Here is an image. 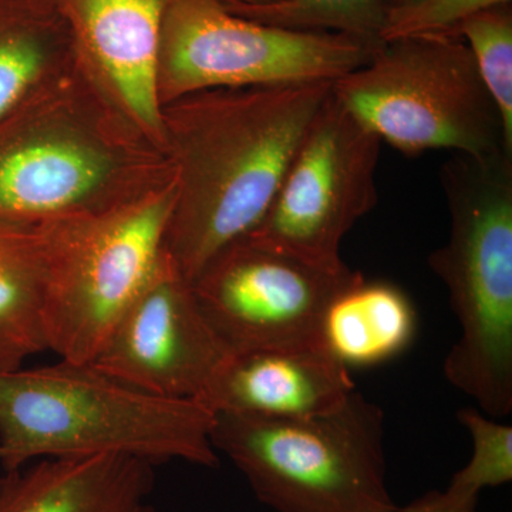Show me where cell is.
I'll return each mask as SVG.
<instances>
[{"label":"cell","instance_id":"4fadbf2b","mask_svg":"<svg viewBox=\"0 0 512 512\" xmlns=\"http://www.w3.org/2000/svg\"><path fill=\"white\" fill-rule=\"evenodd\" d=\"M356 386L323 346L234 353L202 403L212 413L305 419L339 409Z\"/></svg>","mask_w":512,"mask_h":512},{"label":"cell","instance_id":"30bf717a","mask_svg":"<svg viewBox=\"0 0 512 512\" xmlns=\"http://www.w3.org/2000/svg\"><path fill=\"white\" fill-rule=\"evenodd\" d=\"M362 278L348 265L320 268L241 238L212 259L192 288L234 355L322 346L320 328L330 302Z\"/></svg>","mask_w":512,"mask_h":512},{"label":"cell","instance_id":"603a6c76","mask_svg":"<svg viewBox=\"0 0 512 512\" xmlns=\"http://www.w3.org/2000/svg\"><path fill=\"white\" fill-rule=\"evenodd\" d=\"M414 2H417V0H389L390 8H392V6L410 5V3Z\"/></svg>","mask_w":512,"mask_h":512},{"label":"cell","instance_id":"8992f818","mask_svg":"<svg viewBox=\"0 0 512 512\" xmlns=\"http://www.w3.org/2000/svg\"><path fill=\"white\" fill-rule=\"evenodd\" d=\"M175 192L171 174L113 207L39 222L47 350L94 362L164 258Z\"/></svg>","mask_w":512,"mask_h":512},{"label":"cell","instance_id":"ac0fdd59","mask_svg":"<svg viewBox=\"0 0 512 512\" xmlns=\"http://www.w3.org/2000/svg\"><path fill=\"white\" fill-rule=\"evenodd\" d=\"M234 15L262 25L296 32L343 33L382 45V32L389 13V0H272L248 5L221 0Z\"/></svg>","mask_w":512,"mask_h":512},{"label":"cell","instance_id":"52a82bcc","mask_svg":"<svg viewBox=\"0 0 512 512\" xmlns=\"http://www.w3.org/2000/svg\"><path fill=\"white\" fill-rule=\"evenodd\" d=\"M332 94L406 156L430 150L474 157L512 154L500 110L461 37L383 42L369 62L333 80Z\"/></svg>","mask_w":512,"mask_h":512},{"label":"cell","instance_id":"7402d4cb","mask_svg":"<svg viewBox=\"0 0 512 512\" xmlns=\"http://www.w3.org/2000/svg\"><path fill=\"white\" fill-rule=\"evenodd\" d=\"M394 512H480L478 497L457 493L447 487L444 491H430Z\"/></svg>","mask_w":512,"mask_h":512},{"label":"cell","instance_id":"277c9868","mask_svg":"<svg viewBox=\"0 0 512 512\" xmlns=\"http://www.w3.org/2000/svg\"><path fill=\"white\" fill-rule=\"evenodd\" d=\"M439 175L450 235L429 266L460 325L444 376L504 419L512 412V154L456 153Z\"/></svg>","mask_w":512,"mask_h":512},{"label":"cell","instance_id":"3957f363","mask_svg":"<svg viewBox=\"0 0 512 512\" xmlns=\"http://www.w3.org/2000/svg\"><path fill=\"white\" fill-rule=\"evenodd\" d=\"M214 413L194 400L138 390L94 363L0 372V468L46 458L126 456L148 463L220 464Z\"/></svg>","mask_w":512,"mask_h":512},{"label":"cell","instance_id":"9a60e30c","mask_svg":"<svg viewBox=\"0 0 512 512\" xmlns=\"http://www.w3.org/2000/svg\"><path fill=\"white\" fill-rule=\"evenodd\" d=\"M416 333V312L402 289L365 278L326 309L320 342L346 367L373 366L404 352Z\"/></svg>","mask_w":512,"mask_h":512},{"label":"cell","instance_id":"2e32d148","mask_svg":"<svg viewBox=\"0 0 512 512\" xmlns=\"http://www.w3.org/2000/svg\"><path fill=\"white\" fill-rule=\"evenodd\" d=\"M39 224L0 215V372L47 352Z\"/></svg>","mask_w":512,"mask_h":512},{"label":"cell","instance_id":"8fae6325","mask_svg":"<svg viewBox=\"0 0 512 512\" xmlns=\"http://www.w3.org/2000/svg\"><path fill=\"white\" fill-rule=\"evenodd\" d=\"M231 356L165 251L92 363L143 392L202 403Z\"/></svg>","mask_w":512,"mask_h":512},{"label":"cell","instance_id":"ba28073f","mask_svg":"<svg viewBox=\"0 0 512 512\" xmlns=\"http://www.w3.org/2000/svg\"><path fill=\"white\" fill-rule=\"evenodd\" d=\"M379 46L343 33L262 25L221 0H174L158 47V103L211 89L333 82L369 62Z\"/></svg>","mask_w":512,"mask_h":512},{"label":"cell","instance_id":"7c38bea8","mask_svg":"<svg viewBox=\"0 0 512 512\" xmlns=\"http://www.w3.org/2000/svg\"><path fill=\"white\" fill-rule=\"evenodd\" d=\"M173 2L50 0L66 25L79 66L111 106L161 151L156 69L161 30Z\"/></svg>","mask_w":512,"mask_h":512},{"label":"cell","instance_id":"44dd1931","mask_svg":"<svg viewBox=\"0 0 512 512\" xmlns=\"http://www.w3.org/2000/svg\"><path fill=\"white\" fill-rule=\"evenodd\" d=\"M511 0H417L410 5L392 6L387 13L380 40L417 36H457L466 20L484 10L510 5Z\"/></svg>","mask_w":512,"mask_h":512},{"label":"cell","instance_id":"cb8c5ba5","mask_svg":"<svg viewBox=\"0 0 512 512\" xmlns=\"http://www.w3.org/2000/svg\"><path fill=\"white\" fill-rule=\"evenodd\" d=\"M235 2L248 3V5H262V3L272 2V0H235Z\"/></svg>","mask_w":512,"mask_h":512},{"label":"cell","instance_id":"5b68a950","mask_svg":"<svg viewBox=\"0 0 512 512\" xmlns=\"http://www.w3.org/2000/svg\"><path fill=\"white\" fill-rule=\"evenodd\" d=\"M212 446L276 512H394L386 483L384 413L353 392L305 419L214 413Z\"/></svg>","mask_w":512,"mask_h":512},{"label":"cell","instance_id":"e0dca14e","mask_svg":"<svg viewBox=\"0 0 512 512\" xmlns=\"http://www.w3.org/2000/svg\"><path fill=\"white\" fill-rule=\"evenodd\" d=\"M74 60L50 0H0V119Z\"/></svg>","mask_w":512,"mask_h":512},{"label":"cell","instance_id":"5bb4252c","mask_svg":"<svg viewBox=\"0 0 512 512\" xmlns=\"http://www.w3.org/2000/svg\"><path fill=\"white\" fill-rule=\"evenodd\" d=\"M154 483L140 458H46L3 471L0 512H157Z\"/></svg>","mask_w":512,"mask_h":512},{"label":"cell","instance_id":"ffe728a7","mask_svg":"<svg viewBox=\"0 0 512 512\" xmlns=\"http://www.w3.org/2000/svg\"><path fill=\"white\" fill-rule=\"evenodd\" d=\"M458 421L473 440V454L466 466L454 474L448 488L478 497L487 487L512 480V427L477 409H461Z\"/></svg>","mask_w":512,"mask_h":512},{"label":"cell","instance_id":"d6986e66","mask_svg":"<svg viewBox=\"0 0 512 512\" xmlns=\"http://www.w3.org/2000/svg\"><path fill=\"white\" fill-rule=\"evenodd\" d=\"M476 62L504 123L505 144L512 151V13L510 5L484 10L457 30Z\"/></svg>","mask_w":512,"mask_h":512},{"label":"cell","instance_id":"9c48e42d","mask_svg":"<svg viewBox=\"0 0 512 512\" xmlns=\"http://www.w3.org/2000/svg\"><path fill=\"white\" fill-rule=\"evenodd\" d=\"M380 151L382 140L330 92L271 207L244 238L320 268H343V238L377 204Z\"/></svg>","mask_w":512,"mask_h":512},{"label":"cell","instance_id":"6da1fadb","mask_svg":"<svg viewBox=\"0 0 512 512\" xmlns=\"http://www.w3.org/2000/svg\"><path fill=\"white\" fill-rule=\"evenodd\" d=\"M332 83L211 89L161 107L177 187L165 248L191 284L264 218Z\"/></svg>","mask_w":512,"mask_h":512},{"label":"cell","instance_id":"7a4b0ae2","mask_svg":"<svg viewBox=\"0 0 512 512\" xmlns=\"http://www.w3.org/2000/svg\"><path fill=\"white\" fill-rule=\"evenodd\" d=\"M163 151L74 60L0 119V215L45 222L99 211L164 183Z\"/></svg>","mask_w":512,"mask_h":512}]
</instances>
